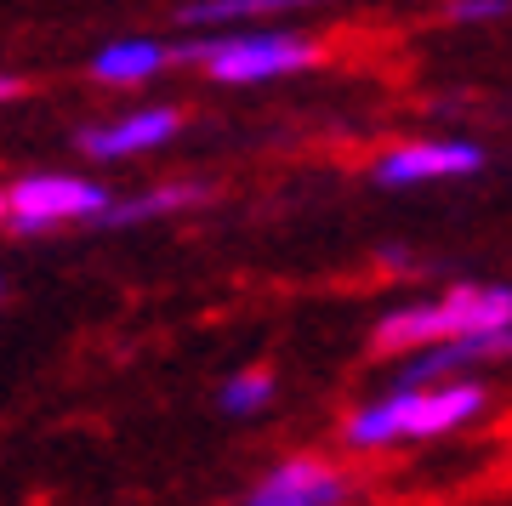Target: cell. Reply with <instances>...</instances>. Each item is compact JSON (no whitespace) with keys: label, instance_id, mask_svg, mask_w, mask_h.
Segmentation results:
<instances>
[{"label":"cell","instance_id":"30bf717a","mask_svg":"<svg viewBox=\"0 0 512 506\" xmlns=\"http://www.w3.org/2000/svg\"><path fill=\"white\" fill-rule=\"evenodd\" d=\"M348 444L353 450H387V444H399V410H393V398L348 416Z\"/></svg>","mask_w":512,"mask_h":506},{"label":"cell","instance_id":"277c9868","mask_svg":"<svg viewBox=\"0 0 512 506\" xmlns=\"http://www.w3.org/2000/svg\"><path fill=\"white\" fill-rule=\"evenodd\" d=\"M484 171V148L478 143H404L376 160L370 177L382 188H410V182H439V177H473Z\"/></svg>","mask_w":512,"mask_h":506},{"label":"cell","instance_id":"5b68a950","mask_svg":"<svg viewBox=\"0 0 512 506\" xmlns=\"http://www.w3.org/2000/svg\"><path fill=\"white\" fill-rule=\"evenodd\" d=\"M177 126H183V114L160 103V109H137V114H126V120H114V126L80 131L74 143H80V154H92V160H126V154H148V148L171 143Z\"/></svg>","mask_w":512,"mask_h":506},{"label":"cell","instance_id":"7a4b0ae2","mask_svg":"<svg viewBox=\"0 0 512 506\" xmlns=\"http://www.w3.org/2000/svg\"><path fill=\"white\" fill-rule=\"evenodd\" d=\"M109 205V188L86 177H69V171H35L6 188V222L18 234H40L52 222H74V217H97Z\"/></svg>","mask_w":512,"mask_h":506},{"label":"cell","instance_id":"5bb4252c","mask_svg":"<svg viewBox=\"0 0 512 506\" xmlns=\"http://www.w3.org/2000/svg\"><path fill=\"white\" fill-rule=\"evenodd\" d=\"M0 222H6V188H0Z\"/></svg>","mask_w":512,"mask_h":506},{"label":"cell","instance_id":"8fae6325","mask_svg":"<svg viewBox=\"0 0 512 506\" xmlns=\"http://www.w3.org/2000/svg\"><path fill=\"white\" fill-rule=\"evenodd\" d=\"M268 398H274V376H268V370H239V376L222 381L217 404L228 410V416H256Z\"/></svg>","mask_w":512,"mask_h":506},{"label":"cell","instance_id":"9c48e42d","mask_svg":"<svg viewBox=\"0 0 512 506\" xmlns=\"http://www.w3.org/2000/svg\"><path fill=\"white\" fill-rule=\"evenodd\" d=\"M291 6H313V0H194L177 12L183 29H228V23H251V18H279Z\"/></svg>","mask_w":512,"mask_h":506},{"label":"cell","instance_id":"7c38bea8","mask_svg":"<svg viewBox=\"0 0 512 506\" xmlns=\"http://www.w3.org/2000/svg\"><path fill=\"white\" fill-rule=\"evenodd\" d=\"M507 12H512V0H450V18L456 23H495Z\"/></svg>","mask_w":512,"mask_h":506},{"label":"cell","instance_id":"52a82bcc","mask_svg":"<svg viewBox=\"0 0 512 506\" xmlns=\"http://www.w3.org/2000/svg\"><path fill=\"white\" fill-rule=\"evenodd\" d=\"M211 199V182H165V188H148L137 199H109L97 222L109 228H131V222H154V217H171V211H188V205H205Z\"/></svg>","mask_w":512,"mask_h":506},{"label":"cell","instance_id":"8992f818","mask_svg":"<svg viewBox=\"0 0 512 506\" xmlns=\"http://www.w3.org/2000/svg\"><path fill=\"white\" fill-rule=\"evenodd\" d=\"M256 506H330L342 501V478L336 467L313 461V455H296V461H279L251 495Z\"/></svg>","mask_w":512,"mask_h":506},{"label":"cell","instance_id":"6da1fadb","mask_svg":"<svg viewBox=\"0 0 512 506\" xmlns=\"http://www.w3.org/2000/svg\"><path fill=\"white\" fill-rule=\"evenodd\" d=\"M171 63H200L222 86H256V80H285L296 69L319 63V46L308 35L285 29H239V35H205V40H177L165 46Z\"/></svg>","mask_w":512,"mask_h":506},{"label":"cell","instance_id":"ba28073f","mask_svg":"<svg viewBox=\"0 0 512 506\" xmlns=\"http://www.w3.org/2000/svg\"><path fill=\"white\" fill-rule=\"evenodd\" d=\"M165 63H171V52H165L160 40H114V46H103L92 57V74L103 86H143Z\"/></svg>","mask_w":512,"mask_h":506},{"label":"cell","instance_id":"3957f363","mask_svg":"<svg viewBox=\"0 0 512 506\" xmlns=\"http://www.w3.org/2000/svg\"><path fill=\"white\" fill-rule=\"evenodd\" d=\"M393 410H399V438H439V433H456L484 410V387L478 381H427V387H399Z\"/></svg>","mask_w":512,"mask_h":506},{"label":"cell","instance_id":"4fadbf2b","mask_svg":"<svg viewBox=\"0 0 512 506\" xmlns=\"http://www.w3.org/2000/svg\"><path fill=\"white\" fill-rule=\"evenodd\" d=\"M18 91H23V80H12V74H0V103H12Z\"/></svg>","mask_w":512,"mask_h":506}]
</instances>
